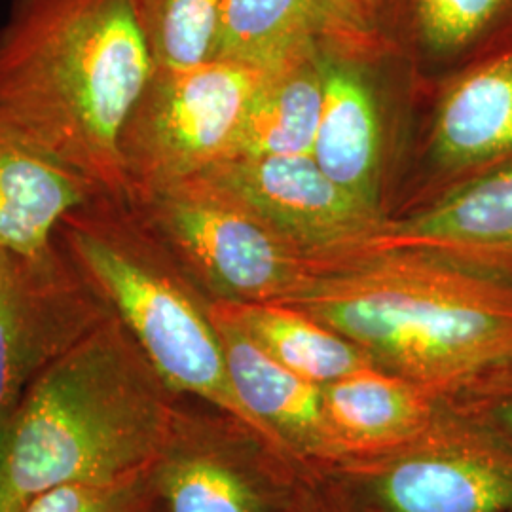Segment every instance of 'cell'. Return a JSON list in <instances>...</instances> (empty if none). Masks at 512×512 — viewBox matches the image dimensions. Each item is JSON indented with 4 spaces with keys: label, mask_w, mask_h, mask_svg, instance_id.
I'll list each match as a JSON object with an SVG mask.
<instances>
[{
    "label": "cell",
    "mask_w": 512,
    "mask_h": 512,
    "mask_svg": "<svg viewBox=\"0 0 512 512\" xmlns=\"http://www.w3.org/2000/svg\"><path fill=\"white\" fill-rule=\"evenodd\" d=\"M154 69L131 0H12L0 27V116L126 200L118 139Z\"/></svg>",
    "instance_id": "6da1fadb"
},
{
    "label": "cell",
    "mask_w": 512,
    "mask_h": 512,
    "mask_svg": "<svg viewBox=\"0 0 512 512\" xmlns=\"http://www.w3.org/2000/svg\"><path fill=\"white\" fill-rule=\"evenodd\" d=\"M365 351L372 365L454 395L512 359V285L416 253H357L323 262L281 302Z\"/></svg>",
    "instance_id": "7a4b0ae2"
},
{
    "label": "cell",
    "mask_w": 512,
    "mask_h": 512,
    "mask_svg": "<svg viewBox=\"0 0 512 512\" xmlns=\"http://www.w3.org/2000/svg\"><path fill=\"white\" fill-rule=\"evenodd\" d=\"M181 399L112 315L29 387L12 416L10 469L21 501L147 471Z\"/></svg>",
    "instance_id": "3957f363"
},
{
    "label": "cell",
    "mask_w": 512,
    "mask_h": 512,
    "mask_svg": "<svg viewBox=\"0 0 512 512\" xmlns=\"http://www.w3.org/2000/svg\"><path fill=\"white\" fill-rule=\"evenodd\" d=\"M57 238L171 391L255 431L230 384L211 300L152 236L128 200L93 196L61 220Z\"/></svg>",
    "instance_id": "277c9868"
},
{
    "label": "cell",
    "mask_w": 512,
    "mask_h": 512,
    "mask_svg": "<svg viewBox=\"0 0 512 512\" xmlns=\"http://www.w3.org/2000/svg\"><path fill=\"white\" fill-rule=\"evenodd\" d=\"M315 476L355 512H512L511 448L444 401L414 439Z\"/></svg>",
    "instance_id": "5b68a950"
},
{
    "label": "cell",
    "mask_w": 512,
    "mask_h": 512,
    "mask_svg": "<svg viewBox=\"0 0 512 512\" xmlns=\"http://www.w3.org/2000/svg\"><path fill=\"white\" fill-rule=\"evenodd\" d=\"M262 76L222 59L156 67L118 139L126 200L186 183L234 156Z\"/></svg>",
    "instance_id": "8992f818"
},
{
    "label": "cell",
    "mask_w": 512,
    "mask_h": 512,
    "mask_svg": "<svg viewBox=\"0 0 512 512\" xmlns=\"http://www.w3.org/2000/svg\"><path fill=\"white\" fill-rule=\"evenodd\" d=\"M128 202L211 302H285L315 275L308 256L196 184Z\"/></svg>",
    "instance_id": "52a82bcc"
},
{
    "label": "cell",
    "mask_w": 512,
    "mask_h": 512,
    "mask_svg": "<svg viewBox=\"0 0 512 512\" xmlns=\"http://www.w3.org/2000/svg\"><path fill=\"white\" fill-rule=\"evenodd\" d=\"M323 109L313 160L351 198L382 213L414 126L418 88L395 55H366L321 38Z\"/></svg>",
    "instance_id": "ba28073f"
},
{
    "label": "cell",
    "mask_w": 512,
    "mask_h": 512,
    "mask_svg": "<svg viewBox=\"0 0 512 512\" xmlns=\"http://www.w3.org/2000/svg\"><path fill=\"white\" fill-rule=\"evenodd\" d=\"M387 219L512 165V44L418 93Z\"/></svg>",
    "instance_id": "9c48e42d"
},
{
    "label": "cell",
    "mask_w": 512,
    "mask_h": 512,
    "mask_svg": "<svg viewBox=\"0 0 512 512\" xmlns=\"http://www.w3.org/2000/svg\"><path fill=\"white\" fill-rule=\"evenodd\" d=\"M114 311L55 236L31 251H0V421L29 387Z\"/></svg>",
    "instance_id": "30bf717a"
},
{
    "label": "cell",
    "mask_w": 512,
    "mask_h": 512,
    "mask_svg": "<svg viewBox=\"0 0 512 512\" xmlns=\"http://www.w3.org/2000/svg\"><path fill=\"white\" fill-rule=\"evenodd\" d=\"M175 410L152 465L160 512H287L300 467L205 404Z\"/></svg>",
    "instance_id": "8fae6325"
},
{
    "label": "cell",
    "mask_w": 512,
    "mask_h": 512,
    "mask_svg": "<svg viewBox=\"0 0 512 512\" xmlns=\"http://www.w3.org/2000/svg\"><path fill=\"white\" fill-rule=\"evenodd\" d=\"M186 183L260 220L313 266L353 253L385 220L334 183L313 156L236 154Z\"/></svg>",
    "instance_id": "7c38bea8"
},
{
    "label": "cell",
    "mask_w": 512,
    "mask_h": 512,
    "mask_svg": "<svg viewBox=\"0 0 512 512\" xmlns=\"http://www.w3.org/2000/svg\"><path fill=\"white\" fill-rule=\"evenodd\" d=\"M357 253H416L512 285V165L420 211L385 219L349 255Z\"/></svg>",
    "instance_id": "4fadbf2b"
},
{
    "label": "cell",
    "mask_w": 512,
    "mask_h": 512,
    "mask_svg": "<svg viewBox=\"0 0 512 512\" xmlns=\"http://www.w3.org/2000/svg\"><path fill=\"white\" fill-rule=\"evenodd\" d=\"M219 330L230 384L256 433L302 471H323L340 461L323 385L279 365L228 315L209 304Z\"/></svg>",
    "instance_id": "5bb4252c"
},
{
    "label": "cell",
    "mask_w": 512,
    "mask_h": 512,
    "mask_svg": "<svg viewBox=\"0 0 512 512\" xmlns=\"http://www.w3.org/2000/svg\"><path fill=\"white\" fill-rule=\"evenodd\" d=\"M382 38L427 92L512 44V0H385Z\"/></svg>",
    "instance_id": "9a60e30c"
},
{
    "label": "cell",
    "mask_w": 512,
    "mask_h": 512,
    "mask_svg": "<svg viewBox=\"0 0 512 512\" xmlns=\"http://www.w3.org/2000/svg\"><path fill=\"white\" fill-rule=\"evenodd\" d=\"M97 194L103 192L95 184L0 116V251H31L50 243L61 220Z\"/></svg>",
    "instance_id": "2e32d148"
},
{
    "label": "cell",
    "mask_w": 512,
    "mask_h": 512,
    "mask_svg": "<svg viewBox=\"0 0 512 512\" xmlns=\"http://www.w3.org/2000/svg\"><path fill=\"white\" fill-rule=\"evenodd\" d=\"M323 397L340 461L387 452L414 439L442 406L427 387L376 365L323 385Z\"/></svg>",
    "instance_id": "e0dca14e"
},
{
    "label": "cell",
    "mask_w": 512,
    "mask_h": 512,
    "mask_svg": "<svg viewBox=\"0 0 512 512\" xmlns=\"http://www.w3.org/2000/svg\"><path fill=\"white\" fill-rule=\"evenodd\" d=\"M332 0H224L215 59L272 73L325 37Z\"/></svg>",
    "instance_id": "ac0fdd59"
},
{
    "label": "cell",
    "mask_w": 512,
    "mask_h": 512,
    "mask_svg": "<svg viewBox=\"0 0 512 512\" xmlns=\"http://www.w3.org/2000/svg\"><path fill=\"white\" fill-rule=\"evenodd\" d=\"M279 365L327 385L372 365L363 349L310 313L281 302H211Z\"/></svg>",
    "instance_id": "d6986e66"
},
{
    "label": "cell",
    "mask_w": 512,
    "mask_h": 512,
    "mask_svg": "<svg viewBox=\"0 0 512 512\" xmlns=\"http://www.w3.org/2000/svg\"><path fill=\"white\" fill-rule=\"evenodd\" d=\"M321 109L323 67L317 44L293 63L264 73L241 129L236 154L311 156Z\"/></svg>",
    "instance_id": "ffe728a7"
},
{
    "label": "cell",
    "mask_w": 512,
    "mask_h": 512,
    "mask_svg": "<svg viewBox=\"0 0 512 512\" xmlns=\"http://www.w3.org/2000/svg\"><path fill=\"white\" fill-rule=\"evenodd\" d=\"M156 67L215 59L224 0H131Z\"/></svg>",
    "instance_id": "44dd1931"
},
{
    "label": "cell",
    "mask_w": 512,
    "mask_h": 512,
    "mask_svg": "<svg viewBox=\"0 0 512 512\" xmlns=\"http://www.w3.org/2000/svg\"><path fill=\"white\" fill-rule=\"evenodd\" d=\"M21 512H160L152 467L107 484H65L31 497Z\"/></svg>",
    "instance_id": "7402d4cb"
},
{
    "label": "cell",
    "mask_w": 512,
    "mask_h": 512,
    "mask_svg": "<svg viewBox=\"0 0 512 512\" xmlns=\"http://www.w3.org/2000/svg\"><path fill=\"white\" fill-rule=\"evenodd\" d=\"M512 450V359L486 370L442 399Z\"/></svg>",
    "instance_id": "603a6c76"
},
{
    "label": "cell",
    "mask_w": 512,
    "mask_h": 512,
    "mask_svg": "<svg viewBox=\"0 0 512 512\" xmlns=\"http://www.w3.org/2000/svg\"><path fill=\"white\" fill-rule=\"evenodd\" d=\"M385 0H332L325 37L334 44L368 55H393L382 38Z\"/></svg>",
    "instance_id": "cb8c5ba5"
},
{
    "label": "cell",
    "mask_w": 512,
    "mask_h": 512,
    "mask_svg": "<svg viewBox=\"0 0 512 512\" xmlns=\"http://www.w3.org/2000/svg\"><path fill=\"white\" fill-rule=\"evenodd\" d=\"M10 427L12 418L0 421V512H21V501L10 469Z\"/></svg>",
    "instance_id": "d4e9b609"
},
{
    "label": "cell",
    "mask_w": 512,
    "mask_h": 512,
    "mask_svg": "<svg viewBox=\"0 0 512 512\" xmlns=\"http://www.w3.org/2000/svg\"><path fill=\"white\" fill-rule=\"evenodd\" d=\"M300 495H302L298 499L300 512H355L330 494L319 480L308 482L306 490H302Z\"/></svg>",
    "instance_id": "484cf974"
},
{
    "label": "cell",
    "mask_w": 512,
    "mask_h": 512,
    "mask_svg": "<svg viewBox=\"0 0 512 512\" xmlns=\"http://www.w3.org/2000/svg\"><path fill=\"white\" fill-rule=\"evenodd\" d=\"M294 490H296V488H294ZM287 512H300L298 511V509H296V507H294V495H293V501H291V507H289V511Z\"/></svg>",
    "instance_id": "4316f807"
}]
</instances>
